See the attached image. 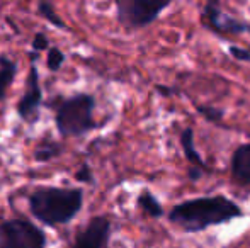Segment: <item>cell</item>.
<instances>
[{
	"label": "cell",
	"mask_w": 250,
	"mask_h": 248,
	"mask_svg": "<svg viewBox=\"0 0 250 248\" xmlns=\"http://www.w3.org/2000/svg\"><path fill=\"white\" fill-rule=\"evenodd\" d=\"M238 218H244V209L223 194L186 199L172 206L167 212L168 223L189 235L206 231L213 226L228 225Z\"/></svg>",
	"instance_id": "1"
},
{
	"label": "cell",
	"mask_w": 250,
	"mask_h": 248,
	"mask_svg": "<svg viewBox=\"0 0 250 248\" xmlns=\"http://www.w3.org/2000/svg\"><path fill=\"white\" fill-rule=\"evenodd\" d=\"M29 212L44 226L68 225L83 208V191L75 187H38L27 199Z\"/></svg>",
	"instance_id": "2"
},
{
	"label": "cell",
	"mask_w": 250,
	"mask_h": 248,
	"mask_svg": "<svg viewBox=\"0 0 250 248\" xmlns=\"http://www.w3.org/2000/svg\"><path fill=\"white\" fill-rule=\"evenodd\" d=\"M96 104L92 94L77 92L70 97H55L46 106L55 111V128L62 138H82L99 126L94 117Z\"/></svg>",
	"instance_id": "3"
},
{
	"label": "cell",
	"mask_w": 250,
	"mask_h": 248,
	"mask_svg": "<svg viewBox=\"0 0 250 248\" xmlns=\"http://www.w3.org/2000/svg\"><path fill=\"white\" fill-rule=\"evenodd\" d=\"M174 0H114L116 20L126 31H140L157 22Z\"/></svg>",
	"instance_id": "4"
},
{
	"label": "cell",
	"mask_w": 250,
	"mask_h": 248,
	"mask_svg": "<svg viewBox=\"0 0 250 248\" xmlns=\"http://www.w3.org/2000/svg\"><path fill=\"white\" fill-rule=\"evenodd\" d=\"M199 20L204 29L220 38H237L250 34V22L223 12L221 0H206L199 12Z\"/></svg>",
	"instance_id": "5"
},
{
	"label": "cell",
	"mask_w": 250,
	"mask_h": 248,
	"mask_svg": "<svg viewBox=\"0 0 250 248\" xmlns=\"http://www.w3.org/2000/svg\"><path fill=\"white\" fill-rule=\"evenodd\" d=\"M0 248H46V235L27 219H5L0 221Z\"/></svg>",
	"instance_id": "6"
},
{
	"label": "cell",
	"mask_w": 250,
	"mask_h": 248,
	"mask_svg": "<svg viewBox=\"0 0 250 248\" xmlns=\"http://www.w3.org/2000/svg\"><path fill=\"white\" fill-rule=\"evenodd\" d=\"M41 107H43V87H41L40 80V70H38L36 63L31 61L26 78V89H24L21 99L17 100L16 113L21 121L34 124L40 119Z\"/></svg>",
	"instance_id": "7"
},
{
	"label": "cell",
	"mask_w": 250,
	"mask_h": 248,
	"mask_svg": "<svg viewBox=\"0 0 250 248\" xmlns=\"http://www.w3.org/2000/svg\"><path fill=\"white\" fill-rule=\"evenodd\" d=\"M112 223L107 216H94L89 219L85 228L77 235L70 248H111Z\"/></svg>",
	"instance_id": "8"
},
{
	"label": "cell",
	"mask_w": 250,
	"mask_h": 248,
	"mask_svg": "<svg viewBox=\"0 0 250 248\" xmlns=\"http://www.w3.org/2000/svg\"><path fill=\"white\" fill-rule=\"evenodd\" d=\"M230 175L238 187H250V141L233 150L230 158Z\"/></svg>",
	"instance_id": "9"
},
{
	"label": "cell",
	"mask_w": 250,
	"mask_h": 248,
	"mask_svg": "<svg viewBox=\"0 0 250 248\" xmlns=\"http://www.w3.org/2000/svg\"><path fill=\"white\" fill-rule=\"evenodd\" d=\"M179 143H181L182 153L186 156L188 167H194V169L203 170L204 173H209L211 169L206 163V160L203 158V155L199 153V150L196 148L194 143V129L192 128H184L179 134Z\"/></svg>",
	"instance_id": "10"
},
{
	"label": "cell",
	"mask_w": 250,
	"mask_h": 248,
	"mask_svg": "<svg viewBox=\"0 0 250 248\" xmlns=\"http://www.w3.org/2000/svg\"><path fill=\"white\" fill-rule=\"evenodd\" d=\"M63 153H65V146L60 141H56V139L46 136V138L41 139V141L34 146L33 158H34V162H38V163H48V162H51V160L60 158Z\"/></svg>",
	"instance_id": "11"
},
{
	"label": "cell",
	"mask_w": 250,
	"mask_h": 248,
	"mask_svg": "<svg viewBox=\"0 0 250 248\" xmlns=\"http://www.w3.org/2000/svg\"><path fill=\"white\" fill-rule=\"evenodd\" d=\"M136 206L142 209L143 214H146L151 219H160L165 216V209L162 202L155 197V194L148 189H143L136 197Z\"/></svg>",
	"instance_id": "12"
},
{
	"label": "cell",
	"mask_w": 250,
	"mask_h": 248,
	"mask_svg": "<svg viewBox=\"0 0 250 248\" xmlns=\"http://www.w3.org/2000/svg\"><path fill=\"white\" fill-rule=\"evenodd\" d=\"M17 75V63L7 55H0V100L7 97L10 85Z\"/></svg>",
	"instance_id": "13"
},
{
	"label": "cell",
	"mask_w": 250,
	"mask_h": 248,
	"mask_svg": "<svg viewBox=\"0 0 250 248\" xmlns=\"http://www.w3.org/2000/svg\"><path fill=\"white\" fill-rule=\"evenodd\" d=\"M36 9H38V14H40L46 22H50L53 27H56V29H60V31H68V26H66L65 20L56 14L55 7H53V3L50 0H38Z\"/></svg>",
	"instance_id": "14"
},
{
	"label": "cell",
	"mask_w": 250,
	"mask_h": 248,
	"mask_svg": "<svg viewBox=\"0 0 250 248\" xmlns=\"http://www.w3.org/2000/svg\"><path fill=\"white\" fill-rule=\"evenodd\" d=\"M196 113L208 123L220 126V128H227V124H225V109H221V107H216L213 104H196Z\"/></svg>",
	"instance_id": "15"
},
{
	"label": "cell",
	"mask_w": 250,
	"mask_h": 248,
	"mask_svg": "<svg viewBox=\"0 0 250 248\" xmlns=\"http://www.w3.org/2000/svg\"><path fill=\"white\" fill-rule=\"evenodd\" d=\"M66 61V55L60 50L58 46H50V50L46 51V68L50 72H60L63 65Z\"/></svg>",
	"instance_id": "16"
},
{
	"label": "cell",
	"mask_w": 250,
	"mask_h": 248,
	"mask_svg": "<svg viewBox=\"0 0 250 248\" xmlns=\"http://www.w3.org/2000/svg\"><path fill=\"white\" fill-rule=\"evenodd\" d=\"M73 179L77 180V182L80 184H96V179H94V172H92V167L89 165L87 162H83L82 165L79 167V170L75 172V175H73Z\"/></svg>",
	"instance_id": "17"
},
{
	"label": "cell",
	"mask_w": 250,
	"mask_h": 248,
	"mask_svg": "<svg viewBox=\"0 0 250 248\" xmlns=\"http://www.w3.org/2000/svg\"><path fill=\"white\" fill-rule=\"evenodd\" d=\"M48 50H50V38L43 31H40V33L34 34L33 41H31V51H34V53H43L44 51L46 53Z\"/></svg>",
	"instance_id": "18"
},
{
	"label": "cell",
	"mask_w": 250,
	"mask_h": 248,
	"mask_svg": "<svg viewBox=\"0 0 250 248\" xmlns=\"http://www.w3.org/2000/svg\"><path fill=\"white\" fill-rule=\"evenodd\" d=\"M228 55L238 63H250V50L247 48L237 46V44H230L228 46Z\"/></svg>",
	"instance_id": "19"
},
{
	"label": "cell",
	"mask_w": 250,
	"mask_h": 248,
	"mask_svg": "<svg viewBox=\"0 0 250 248\" xmlns=\"http://www.w3.org/2000/svg\"><path fill=\"white\" fill-rule=\"evenodd\" d=\"M155 90H157L158 94H160L162 97H172V95H179V92L181 90L175 89V87H168V85H155Z\"/></svg>",
	"instance_id": "20"
},
{
	"label": "cell",
	"mask_w": 250,
	"mask_h": 248,
	"mask_svg": "<svg viewBox=\"0 0 250 248\" xmlns=\"http://www.w3.org/2000/svg\"><path fill=\"white\" fill-rule=\"evenodd\" d=\"M203 175H204L203 170L194 169V167H188V180L189 182H199Z\"/></svg>",
	"instance_id": "21"
}]
</instances>
